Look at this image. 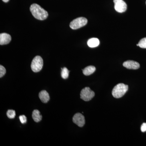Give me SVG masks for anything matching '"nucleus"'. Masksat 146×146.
<instances>
[{
	"label": "nucleus",
	"mask_w": 146,
	"mask_h": 146,
	"mask_svg": "<svg viewBox=\"0 0 146 146\" xmlns=\"http://www.w3.org/2000/svg\"><path fill=\"white\" fill-rule=\"evenodd\" d=\"M30 9L33 16L37 20L40 21L44 20L46 19L48 15L46 11L37 4H33L31 6Z\"/></svg>",
	"instance_id": "obj_1"
},
{
	"label": "nucleus",
	"mask_w": 146,
	"mask_h": 146,
	"mask_svg": "<svg viewBox=\"0 0 146 146\" xmlns=\"http://www.w3.org/2000/svg\"><path fill=\"white\" fill-rule=\"evenodd\" d=\"M128 89V85L123 83L119 84L116 85L112 89V96L116 98H119L125 94Z\"/></svg>",
	"instance_id": "obj_2"
},
{
	"label": "nucleus",
	"mask_w": 146,
	"mask_h": 146,
	"mask_svg": "<svg viewBox=\"0 0 146 146\" xmlns=\"http://www.w3.org/2000/svg\"><path fill=\"white\" fill-rule=\"evenodd\" d=\"M43 66V60L41 56H36L32 61L31 68L34 72H38L42 70Z\"/></svg>",
	"instance_id": "obj_3"
},
{
	"label": "nucleus",
	"mask_w": 146,
	"mask_h": 146,
	"mask_svg": "<svg viewBox=\"0 0 146 146\" xmlns=\"http://www.w3.org/2000/svg\"><path fill=\"white\" fill-rule=\"evenodd\" d=\"M87 20L84 17H79L76 18L71 22L70 26L72 29H77L86 25Z\"/></svg>",
	"instance_id": "obj_4"
},
{
	"label": "nucleus",
	"mask_w": 146,
	"mask_h": 146,
	"mask_svg": "<svg viewBox=\"0 0 146 146\" xmlns=\"http://www.w3.org/2000/svg\"><path fill=\"white\" fill-rule=\"evenodd\" d=\"M95 96V93L89 87H86L82 89L80 93V98L85 101L91 100Z\"/></svg>",
	"instance_id": "obj_5"
},
{
	"label": "nucleus",
	"mask_w": 146,
	"mask_h": 146,
	"mask_svg": "<svg viewBox=\"0 0 146 146\" xmlns=\"http://www.w3.org/2000/svg\"><path fill=\"white\" fill-rule=\"evenodd\" d=\"M115 9L119 13H123L127 10V5L123 0H114Z\"/></svg>",
	"instance_id": "obj_6"
},
{
	"label": "nucleus",
	"mask_w": 146,
	"mask_h": 146,
	"mask_svg": "<svg viewBox=\"0 0 146 146\" xmlns=\"http://www.w3.org/2000/svg\"><path fill=\"white\" fill-rule=\"evenodd\" d=\"M73 121L80 127H82L85 124V118L81 113H77L73 117Z\"/></svg>",
	"instance_id": "obj_7"
},
{
	"label": "nucleus",
	"mask_w": 146,
	"mask_h": 146,
	"mask_svg": "<svg viewBox=\"0 0 146 146\" xmlns=\"http://www.w3.org/2000/svg\"><path fill=\"white\" fill-rule=\"evenodd\" d=\"M123 66L130 70H137L140 68V64L138 62L133 60H129L123 63Z\"/></svg>",
	"instance_id": "obj_8"
},
{
	"label": "nucleus",
	"mask_w": 146,
	"mask_h": 146,
	"mask_svg": "<svg viewBox=\"0 0 146 146\" xmlns=\"http://www.w3.org/2000/svg\"><path fill=\"white\" fill-rule=\"evenodd\" d=\"M11 40L10 35L6 33H1L0 34V44L6 45L8 44Z\"/></svg>",
	"instance_id": "obj_9"
},
{
	"label": "nucleus",
	"mask_w": 146,
	"mask_h": 146,
	"mask_svg": "<svg viewBox=\"0 0 146 146\" xmlns=\"http://www.w3.org/2000/svg\"><path fill=\"white\" fill-rule=\"evenodd\" d=\"M39 99L44 103H46L50 100L49 95L45 90H43L39 93Z\"/></svg>",
	"instance_id": "obj_10"
},
{
	"label": "nucleus",
	"mask_w": 146,
	"mask_h": 146,
	"mask_svg": "<svg viewBox=\"0 0 146 146\" xmlns=\"http://www.w3.org/2000/svg\"><path fill=\"white\" fill-rule=\"evenodd\" d=\"M87 44L91 48H95L98 46L100 44L99 40L96 38H91L88 40Z\"/></svg>",
	"instance_id": "obj_11"
},
{
	"label": "nucleus",
	"mask_w": 146,
	"mask_h": 146,
	"mask_svg": "<svg viewBox=\"0 0 146 146\" xmlns=\"http://www.w3.org/2000/svg\"><path fill=\"white\" fill-rule=\"evenodd\" d=\"M96 68L94 66H89L82 70L85 76H89L92 74L96 71Z\"/></svg>",
	"instance_id": "obj_12"
},
{
	"label": "nucleus",
	"mask_w": 146,
	"mask_h": 146,
	"mask_svg": "<svg viewBox=\"0 0 146 146\" xmlns=\"http://www.w3.org/2000/svg\"><path fill=\"white\" fill-rule=\"evenodd\" d=\"M32 118L35 121L39 122L42 120V116L40 114V112L37 110H35L32 113Z\"/></svg>",
	"instance_id": "obj_13"
},
{
	"label": "nucleus",
	"mask_w": 146,
	"mask_h": 146,
	"mask_svg": "<svg viewBox=\"0 0 146 146\" xmlns=\"http://www.w3.org/2000/svg\"><path fill=\"white\" fill-rule=\"evenodd\" d=\"M61 70H62L61 72V77L64 79H66L68 78V76H69L70 71L68 70V69L66 68H61Z\"/></svg>",
	"instance_id": "obj_14"
},
{
	"label": "nucleus",
	"mask_w": 146,
	"mask_h": 146,
	"mask_svg": "<svg viewBox=\"0 0 146 146\" xmlns=\"http://www.w3.org/2000/svg\"><path fill=\"white\" fill-rule=\"evenodd\" d=\"M7 115L9 119H14L16 116V112L13 110H9L7 112Z\"/></svg>",
	"instance_id": "obj_15"
},
{
	"label": "nucleus",
	"mask_w": 146,
	"mask_h": 146,
	"mask_svg": "<svg viewBox=\"0 0 146 146\" xmlns=\"http://www.w3.org/2000/svg\"><path fill=\"white\" fill-rule=\"evenodd\" d=\"M138 46L142 48H146V37L143 38L140 40L138 43Z\"/></svg>",
	"instance_id": "obj_16"
},
{
	"label": "nucleus",
	"mask_w": 146,
	"mask_h": 146,
	"mask_svg": "<svg viewBox=\"0 0 146 146\" xmlns=\"http://www.w3.org/2000/svg\"><path fill=\"white\" fill-rule=\"evenodd\" d=\"M6 72L5 68L2 65H0V78L3 77L5 75Z\"/></svg>",
	"instance_id": "obj_17"
},
{
	"label": "nucleus",
	"mask_w": 146,
	"mask_h": 146,
	"mask_svg": "<svg viewBox=\"0 0 146 146\" xmlns=\"http://www.w3.org/2000/svg\"><path fill=\"white\" fill-rule=\"evenodd\" d=\"M19 119L22 124H25L27 123V118L25 115H21L19 116Z\"/></svg>",
	"instance_id": "obj_18"
},
{
	"label": "nucleus",
	"mask_w": 146,
	"mask_h": 146,
	"mask_svg": "<svg viewBox=\"0 0 146 146\" xmlns=\"http://www.w3.org/2000/svg\"><path fill=\"white\" fill-rule=\"evenodd\" d=\"M141 129L142 132H145L146 131V123H143L141 125Z\"/></svg>",
	"instance_id": "obj_19"
},
{
	"label": "nucleus",
	"mask_w": 146,
	"mask_h": 146,
	"mask_svg": "<svg viewBox=\"0 0 146 146\" xmlns=\"http://www.w3.org/2000/svg\"><path fill=\"white\" fill-rule=\"evenodd\" d=\"M2 1H3L4 2L7 3L9 1V0H2Z\"/></svg>",
	"instance_id": "obj_20"
},
{
	"label": "nucleus",
	"mask_w": 146,
	"mask_h": 146,
	"mask_svg": "<svg viewBox=\"0 0 146 146\" xmlns=\"http://www.w3.org/2000/svg\"><path fill=\"white\" fill-rule=\"evenodd\" d=\"M137 46H138V44H137Z\"/></svg>",
	"instance_id": "obj_21"
},
{
	"label": "nucleus",
	"mask_w": 146,
	"mask_h": 146,
	"mask_svg": "<svg viewBox=\"0 0 146 146\" xmlns=\"http://www.w3.org/2000/svg\"></svg>",
	"instance_id": "obj_22"
}]
</instances>
